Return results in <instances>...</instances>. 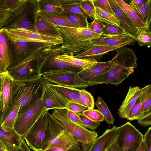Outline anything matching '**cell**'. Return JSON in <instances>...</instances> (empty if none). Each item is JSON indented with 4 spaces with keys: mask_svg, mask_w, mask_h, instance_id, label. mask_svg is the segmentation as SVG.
<instances>
[{
    "mask_svg": "<svg viewBox=\"0 0 151 151\" xmlns=\"http://www.w3.org/2000/svg\"><path fill=\"white\" fill-rule=\"evenodd\" d=\"M91 43L96 46H114L121 45L126 46L133 45L136 40L132 36L122 35L111 36L101 35L99 38L92 39Z\"/></svg>",
    "mask_w": 151,
    "mask_h": 151,
    "instance_id": "cell-18",
    "label": "cell"
},
{
    "mask_svg": "<svg viewBox=\"0 0 151 151\" xmlns=\"http://www.w3.org/2000/svg\"><path fill=\"white\" fill-rule=\"evenodd\" d=\"M126 46L121 45L114 46L106 45L96 46L74 57L81 59H90L93 58L97 62L101 59L103 55L108 52L118 49Z\"/></svg>",
    "mask_w": 151,
    "mask_h": 151,
    "instance_id": "cell-22",
    "label": "cell"
},
{
    "mask_svg": "<svg viewBox=\"0 0 151 151\" xmlns=\"http://www.w3.org/2000/svg\"><path fill=\"white\" fill-rule=\"evenodd\" d=\"M140 91L141 89L138 86L129 87L124 100L118 109V113L121 118L127 119L139 96Z\"/></svg>",
    "mask_w": 151,
    "mask_h": 151,
    "instance_id": "cell-21",
    "label": "cell"
},
{
    "mask_svg": "<svg viewBox=\"0 0 151 151\" xmlns=\"http://www.w3.org/2000/svg\"><path fill=\"white\" fill-rule=\"evenodd\" d=\"M55 49L52 47L47 48L44 52L40 66V73L42 76L55 71H67L78 73L82 70L56 58L55 56Z\"/></svg>",
    "mask_w": 151,
    "mask_h": 151,
    "instance_id": "cell-13",
    "label": "cell"
},
{
    "mask_svg": "<svg viewBox=\"0 0 151 151\" xmlns=\"http://www.w3.org/2000/svg\"><path fill=\"white\" fill-rule=\"evenodd\" d=\"M11 42L13 59L10 65L38 49L40 47L43 48V44L40 42H27L22 40Z\"/></svg>",
    "mask_w": 151,
    "mask_h": 151,
    "instance_id": "cell-17",
    "label": "cell"
},
{
    "mask_svg": "<svg viewBox=\"0 0 151 151\" xmlns=\"http://www.w3.org/2000/svg\"><path fill=\"white\" fill-rule=\"evenodd\" d=\"M118 137V134L117 133L114 139L107 148L106 151H119L117 144Z\"/></svg>",
    "mask_w": 151,
    "mask_h": 151,
    "instance_id": "cell-51",
    "label": "cell"
},
{
    "mask_svg": "<svg viewBox=\"0 0 151 151\" xmlns=\"http://www.w3.org/2000/svg\"><path fill=\"white\" fill-rule=\"evenodd\" d=\"M6 151H9V150H7V149H6Z\"/></svg>",
    "mask_w": 151,
    "mask_h": 151,
    "instance_id": "cell-61",
    "label": "cell"
},
{
    "mask_svg": "<svg viewBox=\"0 0 151 151\" xmlns=\"http://www.w3.org/2000/svg\"><path fill=\"white\" fill-rule=\"evenodd\" d=\"M138 151H147L146 147L143 139Z\"/></svg>",
    "mask_w": 151,
    "mask_h": 151,
    "instance_id": "cell-57",
    "label": "cell"
},
{
    "mask_svg": "<svg viewBox=\"0 0 151 151\" xmlns=\"http://www.w3.org/2000/svg\"><path fill=\"white\" fill-rule=\"evenodd\" d=\"M38 11L54 14H60L63 11L59 0H37Z\"/></svg>",
    "mask_w": 151,
    "mask_h": 151,
    "instance_id": "cell-29",
    "label": "cell"
},
{
    "mask_svg": "<svg viewBox=\"0 0 151 151\" xmlns=\"http://www.w3.org/2000/svg\"><path fill=\"white\" fill-rule=\"evenodd\" d=\"M78 141L67 151H82L81 145Z\"/></svg>",
    "mask_w": 151,
    "mask_h": 151,
    "instance_id": "cell-53",
    "label": "cell"
},
{
    "mask_svg": "<svg viewBox=\"0 0 151 151\" xmlns=\"http://www.w3.org/2000/svg\"><path fill=\"white\" fill-rule=\"evenodd\" d=\"M66 115L71 121L83 127V124L77 113L66 110Z\"/></svg>",
    "mask_w": 151,
    "mask_h": 151,
    "instance_id": "cell-49",
    "label": "cell"
},
{
    "mask_svg": "<svg viewBox=\"0 0 151 151\" xmlns=\"http://www.w3.org/2000/svg\"><path fill=\"white\" fill-rule=\"evenodd\" d=\"M24 139H21V148L19 150H10L9 151H31Z\"/></svg>",
    "mask_w": 151,
    "mask_h": 151,
    "instance_id": "cell-55",
    "label": "cell"
},
{
    "mask_svg": "<svg viewBox=\"0 0 151 151\" xmlns=\"http://www.w3.org/2000/svg\"><path fill=\"white\" fill-rule=\"evenodd\" d=\"M147 30L151 32V19L148 25Z\"/></svg>",
    "mask_w": 151,
    "mask_h": 151,
    "instance_id": "cell-59",
    "label": "cell"
},
{
    "mask_svg": "<svg viewBox=\"0 0 151 151\" xmlns=\"http://www.w3.org/2000/svg\"><path fill=\"white\" fill-rule=\"evenodd\" d=\"M118 127L114 125L107 129L98 137L88 151H104L107 147L117 134Z\"/></svg>",
    "mask_w": 151,
    "mask_h": 151,
    "instance_id": "cell-25",
    "label": "cell"
},
{
    "mask_svg": "<svg viewBox=\"0 0 151 151\" xmlns=\"http://www.w3.org/2000/svg\"><path fill=\"white\" fill-rule=\"evenodd\" d=\"M46 49L40 47L10 65L7 71L13 79L27 82L41 78V60Z\"/></svg>",
    "mask_w": 151,
    "mask_h": 151,
    "instance_id": "cell-3",
    "label": "cell"
},
{
    "mask_svg": "<svg viewBox=\"0 0 151 151\" xmlns=\"http://www.w3.org/2000/svg\"><path fill=\"white\" fill-rule=\"evenodd\" d=\"M80 94L81 105L88 109H93L94 102L91 94L85 89H80Z\"/></svg>",
    "mask_w": 151,
    "mask_h": 151,
    "instance_id": "cell-38",
    "label": "cell"
},
{
    "mask_svg": "<svg viewBox=\"0 0 151 151\" xmlns=\"http://www.w3.org/2000/svg\"><path fill=\"white\" fill-rule=\"evenodd\" d=\"M88 28L94 32L102 35L103 33L101 22L95 19L92 22L89 24Z\"/></svg>",
    "mask_w": 151,
    "mask_h": 151,
    "instance_id": "cell-48",
    "label": "cell"
},
{
    "mask_svg": "<svg viewBox=\"0 0 151 151\" xmlns=\"http://www.w3.org/2000/svg\"><path fill=\"white\" fill-rule=\"evenodd\" d=\"M47 83L42 77L39 79L27 82L24 91L19 101L20 108L17 117L42 97L44 87Z\"/></svg>",
    "mask_w": 151,
    "mask_h": 151,
    "instance_id": "cell-10",
    "label": "cell"
},
{
    "mask_svg": "<svg viewBox=\"0 0 151 151\" xmlns=\"http://www.w3.org/2000/svg\"><path fill=\"white\" fill-rule=\"evenodd\" d=\"M151 111V105L150 106L149 108V111Z\"/></svg>",
    "mask_w": 151,
    "mask_h": 151,
    "instance_id": "cell-60",
    "label": "cell"
},
{
    "mask_svg": "<svg viewBox=\"0 0 151 151\" xmlns=\"http://www.w3.org/2000/svg\"><path fill=\"white\" fill-rule=\"evenodd\" d=\"M47 83L44 87L42 96L46 111L55 109H65L68 102L49 86Z\"/></svg>",
    "mask_w": 151,
    "mask_h": 151,
    "instance_id": "cell-16",
    "label": "cell"
},
{
    "mask_svg": "<svg viewBox=\"0 0 151 151\" xmlns=\"http://www.w3.org/2000/svg\"><path fill=\"white\" fill-rule=\"evenodd\" d=\"M137 121L138 124L143 127L151 125V111L145 113Z\"/></svg>",
    "mask_w": 151,
    "mask_h": 151,
    "instance_id": "cell-47",
    "label": "cell"
},
{
    "mask_svg": "<svg viewBox=\"0 0 151 151\" xmlns=\"http://www.w3.org/2000/svg\"><path fill=\"white\" fill-rule=\"evenodd\" d=\"M0 1L14 17L26 8L28 1L27 0H0Z\"/></svg>",
    "mask_w": 151,
    "mask_h": 151,
    "instance_id": "cell-31",
    "label": "cell"
},
{
    "mask_svg": "<svg viewBox=\"0 0 151 151\" xmlns=\"http://www.w3.org/2000/svg\"><path fill=\"white\" fill-rule=\"evenodd\" d=\"M86 108L85 106L78 103L68 102L65 109L78 113L83 112Z\"/></svg>",
    "mask_w": 151,
    "mask_h": 151,
    "instance_id": "cell-46",
    "label": "cell"
},
{
    "mask_svg": "<svg viewBox=\"0 0 151 151\" xmlns=\"http://www.w3.org/2000/svg\"><path fill=\"white\" fill-rule=\"evenodd\" d=\"M60 14L66 19L81 28H88L87 19L78 14H71L63 11Z\"/></svg>",
    "mask_w": 151,
    "mask_h": 151,
    "instance_id": "cell-36",
    "label": "cell"
},
{
    "mask_svg": "<svg viewBox=\"0 0 151 151\" xmlns=\"http://www.w3.org/2000/svg\"><path fill=\"white\" fill-rule=\"evenodd\" d=\"M46 111L42 97L22 115L17 118L14 129L24 139L29 129Z\"/></svg>",
    "mask_w": 151,
    "mask_h": 151,
    "instance_id": "cell-9",
    "label": "cell"
},
{
    "mask_svg": "<svg viewBox=\"0 0 151 151\" xmlns=\"http://www.w3.org/2000/svg\"><path fill=\"white\" fill-rule=\"evenodd\" d=\"M56 26L63 40L60 46L61 54L73 56L82 53L96 46L92 44L91 40L101 35L88 28Z\"/></svg>",
    "mask_w": 151,
    "mask_h": 151,
    "instance_id": "cell-2",
    "label": "cell"
},
{
    "mask_svg": "<svg viewBox=\"0 0 151 151\" xmlns=\"http://www.w3.org/2000/svg\"><path fill=\"white\" fill-rule=\"evenodd\" d=\"M48 118L46 140L41 151L55 147L68 149L78 141L49 112Z\"/></svg>",
    "mask_w": 151,
    "mask_h": 151,
    "instance_id": "cell-5",
    "label": "cell"
},
{
    "mask_svg": "<svg viewBox=\"0 0 151 151\" xmlns=\"http://www.w3.org/2000/svg\"><path fill=\"white\" fill-rule=\"evenodd\" d=\"M6 146L4 144L0 141V151H6Z\"/></svg>",
    "mask_w": 151,
    "mask_h": 151,
    "instance_id": "cell-58",
    "label": "cell"
},
{
    "mask_svg": "<svg viewBox=\"0 0 151 151\" xmlns=\"http://www.w3.org/2000/svg\"><path fill=\"white\" fill-rule=\"evenodd\" d=\"M83 124V127L87 129H88L95 130L100 125L99 122L93 121L85 116L83 113H77Z\"/></svg>",
    "mask_w": 151,
    "mask_h": 151,
    "instance_id": "cell-44",
    "label": "cell"
},
{
    "mask_svg": "<svg viewBox=\"0 0 151 151\" xmlns=\"http://www.w3.org/2000/svg\"><path fill=\"white\" fill-rule=\"evenodd\" d=\"M0 73L7 71L13 59L11 42L8 34L7 29L0 30Z\"/></svg>",
    "mask_w": 151,
    "mask_h": 151,
    "instance_id": "cell-15",
    "label": "cell"
},
{
    "mask_svg": "<svg viewBox=\"0 0 151 151\" xmlns=\"http://www.w3.org/2000/svg\"><path fill=\"white\" fill-rule=\"evenodd\" d=\"M116 1L125 15L139 32L147 30V26L140 19L132 7L122 0Z\"/></svg>",
    "mask_w": 151,
    "mask_h": 151,
    "instance_id": "cell-26",
    "label": "cell"
},
{
    "mask_svg": "<svg viewBox=\"0 0 151 151\" xmlns=\"http://www.w3.org/2000/svg\"><path fill=\"white\" fill-rule=\"evenodd\" d=\"M113 65L106 71L90 81L92 85L112 84L117 86L134 72L137 66V57L132 49L124 47L117 50Z\"/></svg>",
    "mask_w": 151,
    "mask_h": 151,
    "instance_id": "cell-1",
    "label": "cell"
},
{
    "mask_svg": "<svg viewBox=\"0 0 151 151\" xmlns=\"http://www.w3.org/2000/svg\"><path fill=\"white\" fill-rule=\"evenodd\" d=\"M142 104L139 97L131 109L127 119L130 121L138 120L142 117Z\"/></svg>",
    "mask_w": 151,
    "mask_h": 151,
    "instance_id": "cell-41",
    "label": "cell"
},
{
    "mask_svg": "<svg viewBox=\"0 0 151 151\" xmlns=\"http://www.w3.org/2000/svg\"><path fill=\"white\" fill-rule=\"evenodd\" d=\"M79 5L90 19L93 21L95 19L94 7L90 0H81Z\"/></svg>",
    "mask_w": 151,
    "mask_h": 151,
    "instance_id": "cell-40",
    "label": "cell"
},
{
    "mask_svg": "<svg viewBox=\"0 0 151 151\" xmlns=\"http://www.w3.org/2000/svg\"><path fill=\"white\" fill-rule=\"evenodd\" d=\"M149 0H132L130 1L129 5L130 6H139L145 4Z\"/></svg>",
    "mask_w": 151,
    "mask_h": 151,
    "instance_id": "cell-52",
    "label": "cell"
},
{
    "mask_svg": "<svg viewBox=\"0 0 151 151\" xmlns=\"http://www.w3.org/2000/svg\"><path fill=\"white\" fill-rule=\"evenodd\" d=\"M142 21L147 26L151 19V0L139 6H131Z\"/></svg>",
    "mask_w": 151,
    "mask_h": 151,
    "instance_id": "cell-34",
    "label": "cell"
},
{
    "mask_svg": "<svg viewBox=\"0 0 151 151\" xmlns=\"http://www.w3.org/2000/svg\"><path fill=\"white\" fill-rule=\"evenodd\" d=\"M79 4H72L63 5L61 6V7L64 12L71 14H79L86 19L88 18L89 19L80 7Z\"/></svg>",
    "mask_w": 151,
    "mask_h": 151,
    "instance_id": "cell-43",
    "label": "cell"
},
{
    "mask_svg": "<svg viewBox=\"0 0 151 151\" xmlns=\"http://www.w3.org/2000/svg\"><path fill=\"white\" fill-rule=\"evenodd\" d=\"M143 140L145 143L147 151H151V126L143 136Z\"/></svg>",
    "mask_w": 151,
    "mask_h": 151,
    "instance_id": "cell-50",
    "label": "cell"
},
{
    "mask_svg": "<svg viewBox=\"0 0 151 151\" xmlns=\"http://www.w3.org/2000/svg\"><path fill=\"white\" fill-rule=\"evenodd\" d=\"M21 139V137L14 129L6 132L0 126V141L9 150H20Z\"/></svg>",
    "mask_w": 151,
    "mask_h": 151,
    "instance_id": "cell-24",
    "label": "cell"
},
{
    "mask_svg": "<svg viewBox=\"0 0 151 151\" xmlns=\"http://www.w3.org/2000/svg\"><path fill=\"white\" fill-rule=\"evenodd\" d=\"M108 0L113 14L120 23V26L135 39L139 32L125 15L116 0Z\"/></svg>",
    "mask_w": 151,
    "mask_h": 151,
    "instance_id": "cell-19",
    "label": "cell"
},
{
    "mask_svg": "<svg viewBox=\"0 0 151 151\" xmlns=\"http://www.w3.org/2000/svg\"><path fill=\"white\" fill-rule=\"evenodd\" d=\"M135 40L140 46L151 47V32L148 31L141 32L138 34Z\"/></svg>",
    "mask_w": 151,
    "mask_h": 151,
    "instance_id": "cell-39",
    "label": "cell"
},
{
    "mask_svg": "<svg viewBox=\"0 0 151 151\" xmlns=\"http://www.w3.org/2000/svg\"><path fill=\"white\" fill-rule=\"evenodd\" d=\"M94 8L95 19L103 23L120 26V23L114 14H111L98 7H94Z\"/></svg>",
    "mask_w": 151,
    "mask_h": 151,
    "instance_id": "cell-32",
    "label": "cell"
},
{
    "mask_svg": "<svg viewBox=\"0 0 151 151\" xmlns=\"http://www.w3.org/2000/svg\"><path fill=\"white\" fill-rule=\"evenodd\" d=\"M59 47L55 48V56L57 58L62 60L73 66L80 68L82 70L85 69L96 63L97 61L93 58L81 59L73 56L60 54Z\"/></svg>",
    "mask_w": 151,
    "mask_h": 151,
    "instance_id": "cell-23",
    "label": "cell"
},
{
    "mask_svg": "<svg viewBox=\"0 0 151 151\" xmlns=\"http://www.w3.org/2000/svg\"><path fill=\"white\" fill-rule=\"evenodd\" d=\"M8 36L12 42L24 41L27 42H40L47 48H51L62 44L61 36H53L21 29H7Z\"/></svg>",
    "mask_w": 151,
    "mask_h": 151,
    "instance_id": "cell-6",
    "label": "cell"
},
{
    "mask_svg": "<svg viewBox=\"0 0 151 151\" xmlns=\"http://www.w3.org/2000/svg\"><path fill=\"white\" fill-rule=\"evenodd\" d=\"M47 85L55 90L68 102H73L81 105L80 89L61 86L48 82L47 83Z\"/></svg>",
    "mask_w": 151,
    "mask_h": 151,
    "instance_id": "cell-27",
    "label": "cell"
},
{
    "mask_svg": "<svg viewBox=\"0 0 151 151\" xmlns=\"http://www.w3.org/2000/svg\"><path fill=\"white\" fill-rule=\"evenodd\" d=\"M42 77L48 83L75 88H85L92 86L79 77L78 72L67 71L53 72L44 74Z\"/></svg>",
    "mask_w": 151,
    "mask_h": 151,
    "instance_id": "cell-11",
    "label": "cell"
},
{
    "mask_svg": "<svg viewBox=\"0 0 151 151\" xmlns=\"http://www.w3.org/2000/svg\"><path fill=\"white\" fill-rule=\"evenodd\" d=\"M61 6L72 4H79L81 1L71 0H59Z\"/></svg>",
    "mask_w": 151,
    "mask_h": 151,
    "instance_id": "cell-54",
    "label": "cell"
},
{
    "mask_svg": "<svg viewBox=\"0 0 151 151\" xmlns=\"http://www.w3.org/2000/svg\"><path fill=\"white\" fill-rule=\"evenodd\" d=\"M95 104L104 116V119L106 123L108 124H113L114 119L109 109L107 104L100 96L98 97Z\"/></svg>",
    "mask_w": 151,
    "mask_h": 151,
    "instance_id": "cell-37",
    "label": "cell"
},
{
    "mask_svg": "<svg viewBox=\"0 0 151 151\" xmlns=\"http://www.w3.org/2000/svg\"><path fill=\"white\" fill-rule=\"evenodd\" d=\"M101 25L103 32L101 35L111 36L122 35H131L121 26L104 23L101 22Z\"/></svg>",
    "mask_w": 151,
    "mask_h": 151,
    "instance_id": "cell-35",
    "label": "cell"
},
{
    "mask_svg": "<svg viewBox=\"0 0 151 151\" xmlns=\"http://www.w3.org/2000/svg\"><path fill=\"white\" fill-rule=\"evenodd\" d=\"M68 150L66 148L55 147L48 149L45 151H67Z\"/></svg>",
    "mask_w": 151,
    "mask_h": 151,
    "instance_id": "cell-56",
    "label": "cell"
},
{
    "mask_svg": "<svg viewBox=\"0 0 151 151\" xmlns=\"http://www.w3.org/2000/svg\"><path fill=\"white\" fill-rule=\"evenodd\" d=\"M82 113L88 118L94 122H102L104 120L103 115L97 109H88Z\"/></svg>",
    "mask_w": 151,
    "mask_h": 151,
    "instance_id": "cell-42",
    "label": "cell"
},
{
    "mask_svg": "<svg viewBox=\"0 0 151 151\" xmlns=\"http://www.w3.org/2000/svg\"><path fill=\"white\" fill-rule=\"evenodd\" d=\"M139 98L142 104V117L145 113L149 111V109L151 105V84L148 85L141 89Z\"/></svg>",
    "mask_w": 151,
    "mask_h": 151,
    "instance_id": "cell-33",
    "label": "cell"
},
{
    "mask_svg": "<svg viewBox=\"0 0 151 151\" xmlns=\"http://www.w3.org/2000/svg\"><path fill=\"white\" fill-rule=\"evenodd\" d=\"M104 151H106V149Z\"/></svg>",
    "mask_w": 151,
    "mask_h": 151,
    "instance_id": "cell-62",
    "label": "cell"
},
{
    "mask_svg": "<svg viewBox=\"0 0 151 151\" xmlns=\"http://www.w3.org/2000/svg\"><path fill=\"white\" fill-rule=\"evenodd\" d=\"M90 1L94 7L99 8L113 14L108 0H91Z\"/></svg>",
    "mask_w": 151,
    "mask_h": 151,
    "instance_id": "cell-45",
    "label": "cell"
},
{
    "mask_svg": "<svg viewBox=\"0 0 151 151\" xmlns=\"http://www.w3.org/2000/svg\"><path fill=\"white\" fill-rule=\"evenodd\" d=\"M37 11L36 1L28 0L26 8L2 28L8 30L19 28L37 32L35 17Z\"/></svg>",
    "mask_w": 151,
    "mask_h": 151,
    "instance_id": "cell-12",
    "label": "cell"
},
{
    "mask_svg": "<svg viewBox=\"0 0 151 151\" xmlns=\"http://www.w3.org/2000/svg\"><path fill=\"white\" fill-rule=\"evenodd\" d=\"M66 111L65 109H55L51 114L80 143L82 151H88L98 137V133L71 121L66 116Z\"/></svg>",
    "mask_w": 151,
    "mask_h": 151,
    "instance_id": "cell-4",
    "label": "cell"
},
{
    "mask_svg": "<svg viewBox=\"0 0 151 151\" xmlns=\"http://www.w3.org/2000/svg\"><path fill=\"white\" fill-rule=\"evenodd\" d=\"M0 114L5 111L11 105L14 96V80L8 71L0 73Z\"/></svg>",
    "mask_w": 151,
    "mask_h": 151,
    "instance_id": "cell-14",
    "label": "cell"
},
{
    "mask_svg": "<svg viewBox=\"0 0 151 151\" xmlns=\"http://www.w3.org/2000/svg\"><path fill=\"white\" fill-rule=\"evenodd\" d=\"M37 13L44 19L55 26L78 27L76 24L62 16L60 14H54L37 11Z\"/></svg>",
    "mask_w": 151,
    "mask_h": 151,
    "instance_id": "cell-30",
    "label": "cell"
},
{
    "mask_svg": "<svg viewBox=\"0 0 151 151\" xmlns=\"http://www.w3.org/2000/svg\"><path fill=\"white\" fill-rule=\"evenodd\" d=\"M113 59L106 62H97L78 72V75L82 80L89 82L108 70L113 65Z\"/></svg>",
    "mask_w": 151,
    "mask_h": 151,
    "instance_id": "cell-20",
    "label": "cell"
},
{
    "mask_svg": "<svg viewBox=\"0 0 151 151\" xmlns=\"http://www.w3.org/2000/svg\"><path fill=\"white\" fill-rule=\"evenodd\" d=\"M48 111H45L25 135L24 139L34 151H41L46 140L48 127Z\"/></svg>",
    "mask_w": 151,
    "mask_h": 151,
    "instance_id": "cell-7",
    "label": "cell"
},
{
    "mask_svg": "<svg viewBox=\"0 0 151 151\" xmlns=\"http://www.w3.org/2000/svg\"></svg>",
    "mask_w": 151,
    "mask_h": 151,
    "instance_id": "cell-63",
    "label": "cell"
},
{
    "mask_svg": "<svg viewBox=\"0 0 151 151\" xmlns=\"http://www.w3.org/2000/svg\"><path fill=\"white\" fill-rule=\"evenodd\" d=\"M35 25L37 32L47 35L60 36L56 26L44 19L36 12Z\"/></svg>",
    "mask_w": 151,
    "mask_h": 151,
    "instance_id": "cell-28",
    "label": "cell"
},
{
    "mask_svg": "<svg viewBox=\"0 0 151 151\" xmlns=\"http://www.w3.org/2000/svg\"><path fill=\"white\" fill-rule=\"evenodd\" d=\"M117 144L119 151H138L143 135L129 122L118 127Z\"/></svg>",
    "mask_w": 151,
    "mask_h": 151,
    "instance_id": "cell-8",
    "label": "cell"
}]
</instances>
